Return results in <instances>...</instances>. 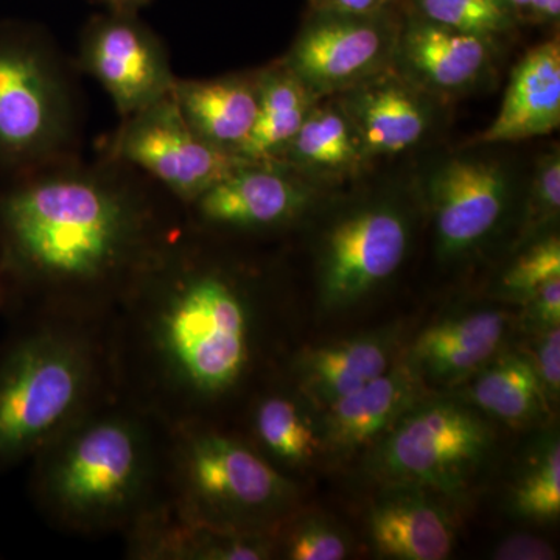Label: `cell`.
<instances>
[{
	"mask_svg": "<svg viewBox=\"0 0 560 560\" xmlns=\"http://www.w3.org/2000/svg\"><path fill=\"white\" fill-rule=\"evenodd\" d=\"M245 283L176 230L105 320L110 393L167 429L215 423L257 361Z\"/></svg>",
	"mask_w": 560,
	"mask_h": 560,
	"instance_id": "1",
	"label": "cell"
},
{
	"mask_svg": "<svg viewBox=\"0 0 560 560\" xmlns=\"http://www.w3.org/2000/svg\"><path fill=\"white\" fill-rule=\"evenodd\" d=\"M178 226L91 175L31 176L0 190L2 305L18 318L105 324Z\"/></svg>",
	"mask_w": 560,
	"mask_h": 560,
	"instance_id": "2",
	"label": "cell"
},
{
	"mask_svg": "<svg viewBox=\"0 0 560 560\" xmlns=\"http://www.w3.org/2000/svg\"><path fill=\"white\" fill-rule=\"evenodd\" d=\"M167 438L160 420L110 394L33 456V504L65 533H124L162 499Z\"/></svg>",
	"mask_w": 560,
	"mask_h": 560,
	"instance_id": "3",
	"label": "cell"
},
{
	"mask_svg": "<svg viewBox=\"0 0 560 560\" xmlns=\"http://www.w3.org/2000/svg\"><path fill=\"white\" fill-rule=\"evenodd\" d=\"M0 346V475L110 396L105 324L24 318Z\"/></svg>",
	"mask_w": 560,
	"mask_h": 560,
	"instance_id": "4",
	"label": "cell"
},
{
	"mask_svg": "<svg viewBox=\"0 0 560 560\" xmlns=\"http://www.w3.org/2000/svg\"><path fill=\"white\" fill-rule=\"evenodd\" d=\"M300 489L259 452L219 423L168 429L162 500L221 529L276 534Z\"/></svg>",
	"mask_w": 560,
	"mask_h": 560,
	"instance_id": "5",
	"label": "cell"
},
{
	"mask_svg": "<svg viewBox=\"0 0 560 560\" xmlns=\"http://www.w3.org/2000/svg\"><path fill=\"white\" fill-rule=\"evenodd\" d=\"M493 444V430L466 401H416L372 452L370 469L386 486H412L455 497Z\"/></svg>",
	"mask_w": 560,
	"mask_h": 560,
	"instance_id": "6",
	"label": "cell"
},
{
	"mask_svg": "<svg viewBox=\"0 0 560 560\" xmlns=\"http://www.w3.org/2000/svg\"><path fill=\"white\" fill-rule=\"evenodd\" d=\"M68 124L61 77L38 40L0 24V171H27L60 142Z\"/></svg>",
	"mask_w": 560,
	"mask_h": 560,
	"instance_id": "7",
	"label": "cell"
},
{
	"mask_svg": "<svg viewBox=\"0 0 560 560\" xmlns=\"http://www.w3.org/2000/svg\"><path fill=\"white\" fill-rule=\"evenodd\" d=\"M113 151L119 160L150 173L186 205L250 164L238 154L206 142L191 130L172 92L127 117Z\"/></svg>",
	"mask_w": 560,
	"mask_h": 560,
	"instance_id": "8",
	"label": "cell"
},
{
	"mask_svg": "<svg viewBox=\"0 0 560 560\" xmlns=\"http://www.w3.org/2000/svg\"><path fill=\"white\" fill-rule=\"evenodd\" d=\"M410 223L389 202L361 206L331 226L320 246L318 293L326 311L352 307L399 270Z\"/></svg>",
	"mask_w": 560,
	"mask_h": 560,
	"instance_id": "9",
	"label": "cell"
},
{
	"mask_svg": "<svg viewBox=\"0 0 560 560\" xmlns=\"http://www.w3.org/2000/svg\"><path fill=\"white\" fill-rule=\"evenodd\" d=\"M397 39L371 13H326L301 32L282 62L319 101L389 69Z\"/></svg>",
	"mask_w": 560,
	"mask_h": 560,
	"instance_id": "10",
	"label": "cell"
},
{
	"mask_svg": "<svg viewBox=\"0 0 560 560\" xmlns=\"http://www.w3.org/2000/svg\"><path fill=\"white\" fill-rule=\"evenodd\" d=\"M124 13L102 18L88 28L81 58L127 119L171 94L176 79L161 44Z\"/></svg>",
	"mask_w": 560,
	"mask_h": 560,
	"instance_id": "11",
	"label": "cell"
},
{
	"mask_svg": "<svg viewBox=\"0 0 560 560\" xmlns=\"http://www.w3.org/2000/svg\"><path fill=\"white\" fill-rule=\"evenodd\" d=\"M511 197L503 165L480 158H453L429 180L440 256L469 253L495 230Z\"/></svg>",
	"mask_w": 560,
	"mask_h": 560,
	"instance_id": "12",
	"label": "cell"
},
{
	"mask_svg": "<svg viewBox=\"0 0 560 560\" xmlns=\"http://www.w3.org/2000/svg\"><path fill=\"white\" fill-rule=\"evenodd\" d=\"M125 558L135 560H264L275 558V534L241 533L194 521L165 500L121 533Z\"/></svg>",
	"mask_w": 560,
	"mask_h": 560,
	"instance_id": "13",
	"label": "cell"
},
{
	"mask_svg": "<svg viewBox=\"0 0 560 560\" xmlns=\"http://www.w3.org/2000/svg\"><path fill=\"white\" fill-rule=\"evenodd\" d=\"M271 164L243 165L191 202L201 228L268 231L285 226L304 212L308 191Z\"/></svg>",
	"mask_w": 560,
	"mask_h": 560,
	"instance_id": "14",
	"label": "cell"
},
{
	"mask_svg": "<svg viewBox=\"0 0 560 560\" xmlns=\"http://www.w3.org/2000/svg\"><path fill=\"white\" fill-rule=\"evenodd\" d=\"M340 95L338 106L348 117L366 156L401 153L419 143L429 131V101L401 73L383 70Z\"/></svg>",
	"mask_w": 560,
	"mask_h": 560,
	"instance_id": "15",
	"label": "cell"
},
{
	"mask_svg": "<svg viewBox=\"0 0 560 560\" xmlns=\"http://www.w3.org/2000/svg\"><path fill=\"white\" fill-rule=\"evenodd\" d=\"M370 536L378 556L396 560H444L455 545V525L436 492L388 486L372 504Z\"/></svg>",
	"mask_w": 560,
	"mask_h": 560,
	"instance_id": "16",
	"label": "cell"
},
{
	"mask_svg": "<svg viewBox=\"0 0 560 560\" xmlns=\"http://www.w3.org/2000/svg\"><path fill=\"white\" fill-rule=\"evenodd\" d=\"M396 346L388 329L307 349L291 363V378L305 399L326 408L385 374L396 363Z\"/></svg>",
	"mask_w": 560,
	"mask_h": 560,
	"instance_id": "17",
	"label": "cell"
},
{
	"mask_svg": "<svg viewBox=\"0 0 560 560\" xmlns=\"http://www.w3.org/2000/svg\"><path fill=\"white\" fill-rule=\"evenodd\" d=\"M422 399V377L410 361L394 363L381 377L324 408L323 442L337 452H353L377 441Z\"/></svg>",
	"mask_w": 560,
	"mask_h": 560,
	"instance_id": "18",
	"label": "cell"
},
{
	"mask_svg": "<svg viewBox=\"0 0 560 560\" xmlns=\"http://www.w3.org/2000/svg\"><path fill=\"white\" fill-rule=\"evenodd\" d=\"M486 38L415 22L397 39L396 57L404 73L422 91L456 94L477 83L489 61Z\"/></svg>",
	"mask_w": 560,
	"mask_h": 560,
	"instance_id": "19",
	"label": "cell"
},
{
	"mask_svg": "<svg viewBox=\"0 0 560 560\" xmlns=\"http://www.w3.org/2000/svg\"><path fill=\"white\" fill-rule=\"evenodd\" d=\"M560 125V47L540 44L512 70L495 120L477 143L518 142L547 136Z\"/></svg>",
	"mask_w": 560,
	"mask_h": 560,
	"instance_id": "20",
	"label": "cell"
},
{
	"mask_svg": "<svg viewBox=\"0 0 560 560\" xmlns=\"http://www.w3.org/2000/svg\"><path fill=\"white\" fill-rule=\"evenodd\" d=\"M506 331V313H466L423 330L412 345L408 361L422 378L459 382L477 374L493 359Z\"/></svg>",
	"mask_w": 560,
	"mask_h": 560,
	"instance_id": "21",
	"label": "cell"
},
{
	"mask_svg": "<svg viewBox=\"0 0 560 560\" xmlns=\"http://www.w3.org/2000/svg\"><path fill=\"white\" fill-rule=\"evenodd\" d=\"M173 98L191 130L206 142L238 154L257 117V75L208 81L176 79Z\"/></svg>",
	"mask_w": 560,
	"mask_h": 560,
	"instance_id": "22",
	"label": "cell"
},
{
	"mask_svg": "<svg viewBox=\"0 0 560 560\" xmlns=\"http://www.w3.org/2000/svg\"><path fill=\"white\" fill-rule=\"evenodd\" d=\"M257 117L238 156L272 164L285 154L318 98L283 62L257 73Z\"/></svg>",
	"mask_w": 560,
	"mask_h": 560,
	"instance_id": "23",
	"label": "cell"
},
{
	"mask_svg": "<svg viewBox=\"0 0 560 560\" xmlns=\"http://www.w3.org/2000/svg\"><path fill=\"white\" fill-rule=\"evenodd\" d=\"M243 440L280 471L308 463L319 445L301 401L278 388L264 390L250 401L248 438Z\"/></svg>",
	"mask_w": 560,
	"mask_h": 560,
	"instance_id": "24",
	"label": "cell"
},
{
	"mask_svg": "<svg viewBox=\"0 0 560 560\" xmlns=\"http://www.w3.org/2000/svg\"><path fill=\"white\" fill-rule=\"evenodd\" d=\"M475 375L469 397L478 411L510 425H523L544 410L547 397L529 357L506 353L490 360Z\"/></svg>",
	"mask_w": 560,
	"mask_h": 560,
	"instance_id": "25",
	"label": "cell"
},
{
	"mask_svg": "<svg viewBox=\"0 0 560 560\" xmlns=\"http://www.w3.org/2000/svg\"><path fill=\"white\" fill-rule=\"evenodd\" d=\"M364 154L355 131L338 105L313 106L282 158L319 173L355 171Z\"/></svg>",
	"mask_w": 560,
	"mask_h": 560,
	"instance_id": "26",
	"label": "cell"
},
{
	"mask_svg": "<svg viewBox=\"0 0 560 560\" xmlns=\"http://www.w3.org/2000/svg\"><path fill=\"white\" fill-rule=\"evenodd\" d=\"M512 508L526 521L555 522L560 515V444L544 441L512 490Z\"/></svg>",
	"mask_w": 560,
	"mask_h": 560,
	"instance_id": "27",
	"label": "cell"
},
{
	"mask_svg": "<svg viewBox=\"0 0 560 560\" xmlns=\"http://www.w3.org/2000/svg\"><path fill=\"white\" fill-rule=\"evenodd\" d=\"M420 9L427 21L486 39L510 25L501 0H420Z\"/></svg>",
	"mask_w": 560,
	"mask_h": 560,
	"instance_id": "28",
	"label": "cell"
},
{
	"mask_svg": "<svg viewBox=\"0 0 560 560\" xmlns=\"http://www.w3.org/2000/svg\"><path fill=\"white\" fill-rule=\"evenodd\" d=\"M282 539L276 537V552L282 547L287 559L293 560H341L348 556L349 541L340 529L329 522L305 518L287 526Z\"/></svg>",
	"mask_w": 560,
	"mask_h": 560,
	"instance_id": "29",
	"label": "cell"
},
{
	"mask_svg": "<svg viewBox=\"0 0 560 560\" xmlns=\"http://www.w3.org/2000/svg\"><path fill=\"white\" fill-rule=\"evenodd\" d=\"M559 278L560 242L558 235H551L518 257L504 275L503 285L514 296L526 302L541 285Z\"/></svg>",
	"mask_w": 560,
	"mask_h": 560,
	"instance_id": "30",
	"label": "cell"
},
{
	"mask_svg": "<svg viewBox=\"0 0 560 560\" xmlns=\"http://www.w3.org/2000/svg\"><path fill=\"white\" fill-rule=\"evenodd\" d=\"M560 209V156L551 151L537 165L528 201V226L558 219Z\"/></svg>",
	"mask_w": 560,
	"mask_h": 560,
	"instance_id": "31",
	"label": "cell"
},
{
	"mask_svg": "<svg viewBox=\"0 0 560 560\" xmlns=\"http://www.w3.org/2000/svg\"><path fill=\"white\" fill-rule=\"evenodd\" d=\"M534 370L539 377L545 397L558 399L560 390V327H544V335L539 338L534 352Z\"/></svg>",
	"mask_w": 560,
	"mask_h": 560,
	"instance_id": "32",
	"label": "cell"
},
{
	"mask_svg": "<svg viewBox=\"0 0 560 560\" xmlns=\"http://www.w3.org/2000/svg\"><path fill=\"white\" fill-rule=\"evenodd\" d=\"M556 558L547 541L528 534H515L501 541L493 551V559L501 560H551Z\"/></svg>",
	"mask_w": 560,
	"mask_h": 560,
	"instance_id": "33",
	"label": "cell"
},
{
	"mask_svg": "<svg viewBox=\"0 0 560 560\" xmlns=\"http://www.w3.org/2000/svg\"><path fill=\"white\" fill-rule=\"evenodd\" d=\"M324 13L368 14L377 9L381 0H315Z\"/></svg>",
	"mask_w": 560,
	"mask_h": 560,
	"instance_id": "34",
	"label": "cell"
},
{
	"mask_svg": "<svg viewBox=\"0 0 560 560\" xmlns=\"http://www.w3.org/2000/svg\"><path fill=\"white\" fill-rule=\"evenodd\" d=\"M529 7L541 18H558L560 0H530Z\"/></svg>",
	"mask_w": 560,
	"mask_h": 560,
	"instance_id": "35",
	"label": "cell"
},
{
	"mask_svg": "<svg viewBox=\"0 0 560 560\" xmlns=\"http://www.w3.org/2000/svg\"><path fill=\"white\" fill-rule=\"evenodd\" d=\"M119 11H128L135 9V7L142 5L147 0H108Z\"/></svg>",
	"mask_w": 560,
	"mask_h": 560,
	"instance_id": "36",
	"label": "cell"
},
{
	"mask_svg": "<svg viewBox=\"0 0 560 560\" xmlns=\"http://www.w3.org/2000/svg\"><path fill=\"white\" fill-rule=\"evenodd\" d=\"M511 2L517 7H529L530 0H511Z\"/></svg>",
	"mask_w": 560,
	"mask_h": 560,
	"instance_id": "37",
	"label": "cell"
},
{
	"mask_svg": "<svg viewBox=\"0 0 560 560\" xmlns=\"http://www.w3.org/2000/svg\"><path fill=\"white\" fill-rule=\"evenodd\" d=\"M0 307H2V283H0Z\"/></svg>",
	"mask_w": 560,
	"mask_h": 560,
	"instance_id": "38",
	"label": "cell"
}]
</instances>
